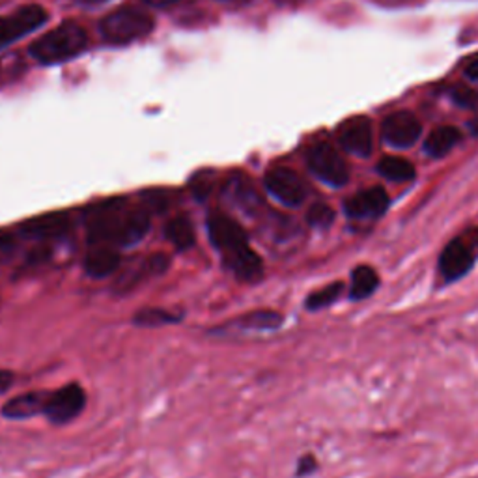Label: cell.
Wrapping results in <instances>:
<instances>
[{"label":"cell","instance_id":"6da1fadb","mask_svg":"<svg viewBox=\"0 0 478 478\" xmlns=\"http://www.w3.org/2000/svg\"><path fill=\"white\" fill-rule=\"evenodd\" d=\"M89 47V34L73 21L43 34L30 46V55L41 64H58L81 55Z\"/></svg>","mask_w":478,"mask_h":478},{"label":"cell","instance_id":"7a4b0ae2","mask_svg":"<svg viewBox=\"0 0 478 478\" xmlns=\"http://www.w3.org/2000/svg\"><path fill=\"white\" fill-rule=\"evenodd\" d=\"M101 36L113 46H125L154 30V17L141 8L124 6L108 13L99 23Z\"/></svg>","mask_w":478,"mask_h":478},{"label":"cell","instance_id":"3957f363","mask_svg":"<svg viewBox=\"0 0 478 478\" xmlns=\"http://www.w3.org/2000/svg\"><path fill=\"white\" fill-rule=\"evenodd\" d=\"M478 258V228L450 239L440 254V273L445 282H456L467 277Z\"/></svg>","mask_w":478,"mask_h":478},{"label":"cell","instance_id":"277c9868","mask_svg":"<svg viewBox=\"0 0 478 478\" xmlns=\"http://www.w3.org/2000/svg\"><path fill=\"white\" fill-rule=\"evenodd\" d=\"M127 209L129 208H125L124 201H111L96 208V211L90 215L89 225H86L89 243L116 247Z\"/></svg>","mask_w":478,"mask_h":478},{"label":"cell","instance_id":"5b68a950","mask_svg":"<svg viewBox=\"0 0 478 478\" xmlns=\"http://www.w3.org/2000/svg\"><path fill=\"white\" fill-rule=\"evenodd\" d=\"M307 165L318 180L331 187H344L350 182V166L328 142L314 144L307 154Z\"/></svg>","mask_w":478,"mask_h":478},{"label":"cell","instance_id":"8992f818","mask_svg":"<svg viewBox=\"0 0 478 478\" xmlns=\"http://www.w3.org/2000/svg\"><path fill=\"white\" fill-rule=\"evenodd\" d=\"M86 407V393L79 383H68L49 393L43 417L55 426L73 423Z\"/></svg>","mask_w":478,"mask_h":478},{"label":"cell","instance_id":"52a82bcc","mask_svg":"<svg viewBox=\"0 0 478 478\" xmlns=\"http://www.w3.org/2000/svg\"><path fill=\"white\" fill-rule=\"evenodd\" d=\"M208 235H209V242L215 247V251H219L223 254V258H226L228 254L249 245V235H247L245 228L223 211L209 213Z\"/></svg>","mask_w":478,"mask_h":478},{"label":"cell","instance_id":"ba28073f","mask_svg":"<svg viewBox=\"0 0 478 478\" xmlns=\"http://www.w3.org/2000/svg\"><path fill=\"white\" fill-rule=\"evenodd\" d=\"M264 185L275 201L288 208H297L307 199V185L297 172L286 166H275L268 170Z\"/></svg>","mask_w":478,"mask_h":478},{"label":"cell","instance_id":"9c48e42d","mask_svg":"<svg viewBox=\"0 0 478 478\" xmlns=\"http://www.w3.org/2000/svg\"><path fill=\"white\" fill-rule=\"evenodd\" d=\"M47 12L38 4H29L10 15L0 17V49L34 32L47 21Z\"/></svg>","mask_w":478,"mask_h":478},{"label":"cell","instance_id":"30bf717a","mask_svg":"<svg viewBox=\"0 0 478 478\" xmlns=\"http://www.w3.org/2000/svg\"><path fill=\"white\" fill-rule=\"evenodd\" d=\"M421 133H423V125L419 118L407 111H398V113L388 115L381 125L383 141L388 146L398 148V149L411 148L419 141Z\"/></svg>","mask_w":478,"mask_h":478},{"label":"cell","instance_id":"8fae6325","mask_svg":"<svg viewBox=\"0 0 478 478\" xmlns=\"http://www.w3.org/2000/svg\"><path fill=\"white\" fill-rule=\"evenodd\" d=\"M390 206V199L383 187H368L344 202V211L354 221H374Z\"/></svg>","mask_w":478,"mask_h":478},{"label":"cell","instance_id":"7c38bea8","mask_svg":"<svg viewBox=\"0 0 478 478\" xmlns=\"http://www.w3.org/2000/svg\"><path fill=\"white\" fill-rule=\"evenodd\" d=\"M340 146L354 156L368 158L372 151V125L366 116H352L338 127Z\"/></svg>","mask_w":478,"mask_h":478},{"label":"cell","instance_id":"4fadbf2b","mask_svg":"<svg viewBox=\"0 0 478 478\" xmlns=\"http://www.w3.org/2000/svg\"><path fill=\"white\" fill-rule=\"evenodd\" d=\"M72 228V221L66 213H47L34 217V219L21 225V235L32 242H51L66 235Z\"/></svg>","mask_w":478,"mask_h":478},{"label":"cell","instance_id":"5bb4252c","mask_svg":"<svg viewBox=\"0 0 478 478\" xmlns=\"http://www.w3.org/2000/svg\"><path fill=\"white\" fill-rule=\"evenodd\" d=\"M84 273L90 278H108L118 273L122 266V256L115 245H90L84 256Z\"/></svg>","mask_w":478,"mask_h":478},{"label":"cell","instance_id":"9a60e30c","mask_svg":"<svg viewBox=\"0 0 478 478\" xmlns=\"http://www.w3.org/2000/svg\"><path fill=\"white\" fill-rule=\"evenodd\" d=\"M225 262L228 269L242 280L247 282V285H254V282H260L264 278V262L260 254L251 247L245 245L239 251L228 254L225 258Z\"/></svg>","mask_w":478,"mask_h":478},{"label":"cell","instance_id":"2e32d148","mask_svg":"<svg viewBox=\"0 0 478 478\" xmlns=\"http://www.w3.org/2000/svg\"><path fill=\"white\" fill-rule=\"evenodd\" d=\"M47 398L49 393L46 390H29V393L17 395L3 405V417L10 421H27L36 415H43Z\"/></svg>","mask_w":478,"mask_h":478},{"label":"cell","instance_id":"e0dca14e","mask_svg":"<svg viewBox=\"0 0 478 478\" xmlns=\"http://www.w3.org/2000/svg\"><path fill=\"white\" fill-rule=\"evenodd\" d=\"M230 325L242 331H256V333H271L285 325V316L273 309H256L245 312L239 318L232 320Z\"/></svg>","mask_w":478,"mask_h":478},{"label":"cell","instance_id":"ac0fdd59","mask_svg":"<svg viewBox=\"0 0 478 478\" xmlns=\"http://www.w3.org/2000/svg\"><path fill=\"white\" fill-rule=\"evenodd\" d=\"M149 213L142 208H132L125 213V221L116 242V247H133L141 243L149 232Z\"/></svg>","mask_w":478,"mask_h":478},{"label":"cell","instance_id":"d6986e66","mask_svg":"<svg viewBox=\"0 0 478 478\" xmlns=\"http://www.w3.org/2000/svg\"><path fill=\"white\" fill-rule=\"evenodd\" d=\"M462 133L460 129L450 127V125H441L428 135L424 142V151L430 158H445L447 154L460 144Z\"/></svg>","mask_w":478,"mask_h":478},{"label":"cell","instance_id":"ffe728a7","mask_svg":"<svg viewBox=\"0 0 478 478\" xmlns=\"http://www.w3.org/2000/svg\"><path fill=\"white\" fill-rule=\"evenodd\" d=\"M380 288V273L368 264L357 266L350 278V297L354 301H364L372 297Z\"/></svg>","mask_w":478,"mask_h":478},{"label":"cell","instance_id":"44dd1931","mask_svg":"<svg viewBox=\"0 0 478 478\" xmlns=\"http://www.w3.org/2000/svg\"><path fill=\"white\" fill-rule=\"evenodd\" d=\"M165 237L182 252L192 249L194 242H197L194 226H192L189 217H185V215L172 217V219L165 225Z\"/></svg>","mask_w":478,"mask_h":478},{"label":"cell","instance_id":"7402d4cb","mask_svg":"<svg viewBox=\"0 0 478 478\" xmlns=\"http://www.w3.org/2000/svg\"><path fill=\"white\" fill-rule=\"evenodd\" d=\"M184 314H176L174 311L161 309V307H146L141 309L133 314L132 321L137 328H146V329H158V328H166V325H176L180 323Z\"/></svg>","mask_w":478,"mask_h":478},{"label":"cell","instance_id":"603a6c76","mask_svg":"<svg viewBox=\"0 0 478 478\" xmlns=\"http://www.w3.org/2000/svg\"><path fill=\"white\" fill-rule=\"evenodd\" d=\"M378 172L380 176H383L388 182H411L417 176V170L407 159L398 158V156H387L378 163Z\"/></svg>","mask_w":478,"mask_h":478},{"label":"cell","instance_id":"cb8c5ba5","mask_svg":"<svg viewBox=\"0 0 478 478\" xmlns=\"http://www.w3.org/2000/svg\"><path fill=\"white\" fill-rule=\"evenodd\" d=\"M344 290L346 288H344V282L342 280L331 282V285H325L323 288L314 290L305 299V309L309 312H318V311H323V309H329L331 305H335V303L342 297Z\"/></svg>","mask_w":478,"mask_h":478},{"label":"cell","instance_id":"d4e9b609","mask_svg":"<svg viewBox=\"0 0 478 478\" xmlns=\"http://www.w3.org/2000/svg\"><path fill=\"white\" fill-rule=\"evenodd\" d=\"M337 219L335 209L329 204H323V202H316L309 208L307 211V223L309 226L316 228V230H328L333 226Z\"/></svg>","mask_w":478,"mask_h":478},{"label":"cell","instance_id":"484cf974","mask_svg":"<svg viewBox=\"0 0 478 478\" xmlns=\"http://www.w3.org/2000/svg\"><path fill=\"white\" fill-rule=\"evenodd\" d=\"M144 260H146V266H148L151 277H159V275L166 273L170 268V256L165 252H154V254L146 256Z\"/></svg>","mask_w":478,"mask_h":478},{"label":"cell","instance_id":"4316f807","mask_svg":"<svg viewBox=\"0 0 478 478\" xmlns=\"http://www.w3.org/2000/svg\"><path fill=\"white\" fill-rule=\"evenodd\" d=\"M318 469V460H316V456L312 454H305V456H301L299 462H297V476H309L312 473H316Z\"/></svg>","mask_w":478,"mask_h":478},{"label":"cell","instance_id":"83f0119b","mask_svg":"<svg viewBox=\"0 0 478 478\" xmlns=\"http://www.w3.org/2000/svg\"><path fill=\"white\" fill-rule=\"evenodd\" d=\"M454 101L462 107H474L478 103V96L469 89H456Z\"/></svg>","mask_w":478,"mask_h":478},{"label":"cell","instance_id":"f1b7e54d","mask_svg":"<svg viewBox=\"0 0 478 478\" xmlns=\"http://www.w3.org/2000/svg\"><path fill=\"white\" fill-rule=\"evenodd\" d=\"M49 258H51V251H49L47 247L39 245L38 249H34V251L29 254V260H27V262H29L30 266H39V264H46Z\"/></svg>","mask_w":478,"mask_h":478},{"label":"cell","instance_id":"f546056e","mask_svg":"<svg viewBox=\"0 0 478 478\" xmlns=\"http://www.w3.org/2000/svg\"><path fill=\"white\" fill-rule=\"evenodd\" d=\"M15 376L10 371H0V395H6L8 390L13 387Z\"/></svg>","mask_w":478,"mask_h":478},{"label":"cell","instance_id":"4dcf8cb0","mask_svg":"<svg viewBox=\"0 0 478 478\" xmlns=\"http://www.w3.org/2000/svg\"><path fill=\"white\" fill-rule=\"evenodd\" d=\"M465 75L473 81H478V55H474L467 64H465Z\"/></svg>","mask_w":478,"mask_h":478},{"label":"cell","instance_id":"1f68e13d","mask_svg":"<svg viewBox=\"0 0 478 478\" xmlns=\"http://www.w3.org/2000/svg\"><path fill=\"white\" fill-rule=\"evenodd\" d=\"M144 3L149 6H156V8H165V6L180 3V0H144Z\"/></svg>","mask_w":478,"mask_h":478},{"label":"cell","instance_id":"d6a6232c","mask_svg":"<svg viewBox=\"0 0 478 478\" xmlns=\"http://www.w3.org/2000/svg\"><path fill=\"white\" fill-rule=\"evenodd\" d=\"M77 3H81V4H103V3H107V0H77Z\"/></svg>","mask_w":478,"mask_h":478}]
</instances>
